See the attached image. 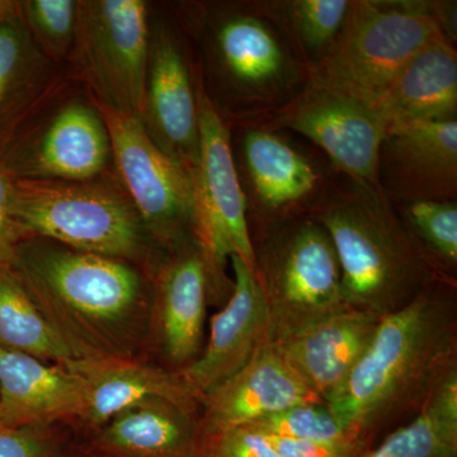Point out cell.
Instances as JSON below:
<instances>
[{"label": "cell", "mask_w": 457, "mask_h": 457, "mask_svg": "<svg viewBox=\"0 0 457 457\" xmlns=\"http://www.w3.org/2000/svg\"><path fill=\"white\" fill-rule=\"evenodd\" d=\"M437 36L436 0H352L336 44L311 75L376 101Z\"/></svg>", "instance_id": "ba28073f"}, {"label": "cell", "mask_w": 457, "mask_h": 457, "mask_svg": "<svg viewBox=\"0 0 457 457\" xmlns=\"http://www.w3.org/2000/svg\"><path fill=\"white\" fill-rule=\"evenodd\" d=\"M393 206L435 275L457 285V200L409 201Z\"/></svg>", "instance_id": "4316f807"}, {"label": "cell", "mask_w": 457, "mask_h": 457, "mask_svg": "<svg viewBox=\"0 0 457 457\" xmlns=\"http://www.w3.org/2000/svg\"><path fill=\"white\" fill-rule=\"evenodd\" d=\"M66 365L82 380L84 409L79 420L90 431L149 400H168L200 414V399L179 372L135 359H79Z\"/></svg>", "instance_id": "ffe728a7"}, {"label": "cell", "mask_w": 457, "mask_h": 457, "mask_svg": "<svg viewBox=\"0 0 457 457\" xmlns=\"http://www.w3.org/2000/svg\"><path fill=\"white\" fill-rule=\"evenodd\" d=\"M149 7L143 0H82L71 59L92 99L140 116L149 62Z\"/></svg>", "instance_id": "30bf717a"}, {"label": "cell", "mask_w": 457, "mask_h": 457, "mask_svg": "<svg viewBox=\"0 0 457 457\" xmlns=\"http://www.w3.org/2000/svg\"><path fill=\"white\" fill-rule=\"evenodd\" d=\"M13 215L23 239L139 262L150 240L117 174L89 180L14 179Z\"/></svg>", "instance_id": "5b68a950"}, {"label": "cell", "mask_w": 457, "mask_h": 457, "mask_svg": "<svg viewBox=\"0 0 457 457\" xmlns=\"http://www.w3.org/2000/svg\"><path fill=\"white\" fill-rule=\"evenodd\" d=\"M380 319L347 309L272 345L303 383L328 402L356 368Z\"/></svg>", "instance_id": "7402d4cb"}, {"label": "cell", "mask_w": 457, "mask_h": 457, "mask_svg": "<svg viewBox=\"0 0 457 457\" xmlns=\"http://www.w3.org/2000/svg\"><path fill=\"white\" fill-rule=\"evenodd\" d=\"M311 218L329 234L341 267L343 296L353 311L386 317L440 279L380 189L341 174Z\"/></svg>", "instance_id": "277c9868"}, {"label": "cell", "mask_w": 457, "mask_h": 457, "mask_svg": "<svg viewBox=\"0 0 457 457\" xmlns=\"http://www.w3.org/2000/svg\"><path fill=\"white\" fill-rule=\"evenodd\" d=\"M0 347L60 365L75 360L25 286L9 269L0 270Z\"/></svg>", "instance_id": "d4e9b609"}, {"label": "cell", "mask_w": 457, "mask_h": 457, "mask_svg": "<svg viewBox=\"0 0 457 457\" xmlns=\"http://www.w3.org/2000/svg\"><path fill=\"white\" fill-rule=\"evenodd\" d=\"M200 154L192 174L195 215L192 236L206 262L212 278V299L230 296L233 281L228 262L237 255L255 276L254 249L249 234L245 196L231 150L230 126L222 120L198 77Z\"/></svg>", "instance_id": "9c48e42d"}, {"label": "cell", "mask_w": 457, "mask_h": 457, "mask_svg": "<svg viewBox=\"0 0 457 457\" xmlns=\"http://www.w3.org/2000/svg\"><path fill=\"white\" fill-rule=\"evenodd\" d=\"M360 457H457V422L423 408Z\"/></svg>", "instance_id": "83f0119b"}, {"label": "cell", "mask_w": 457, "mask_h": 457, "mask_svg": "<svg viewBox=\"0 0 457 457\" xmlns=\"http://www.w3.org/2000/svg\"><path fill=\"white\" fill-rule=\"evenodd\" d=\"M106 123L112 161L123 188L153 242L168 252L192 237L195 191L191 174L146 134L139 117L92 99Z\"/></svg>", "instance_id": "8fae6325"}, {"label": "cell", "mask_w": 457, "mask_h": 457, "mask_svg": "<svg viewBox=\"0 0 457 457\" xmlns=\"http://www.w3.org/2000/svg\"><path fill=\"white\" fill-rule=\"evenodd\" d=\"M378 182L392 204L457 200V120L387 131L378 150Z\"/></svg>", "instance_id": "9a60e30c"}, {"label": "cell", "mask_w": 457, "mask_h": 457, "mask_svg": "<svg viewBox=\"0 0 457 457\" xmlns=\"http://www.w3.org/2000/svg\"><path fill=\"white\" fill-rule=\"evenodd\" d=\"M9 270L79 359H135L152 300L131 263L29 239Z\"/></svg>", "instance_id": "7a4b0ae2"}, {"label": "cell", "mask_w": 457, "mask_h": 457, "mask_svg": "<svg viewBox=\"0 0 457 457\" xmlns=\"http://www.w3.org/2000/svg\"><path fill=\"white\" fill-rule=\"evenodd\" d=\"M17 9V2L12 0H0V20L7 17L8 14L13 13Z\"/></svg>", "instance_id": "d6a6232c"}, {"label": "cell", "mask_w": 457, "mask_h": 457, "mask_svg": "<svg viewBox=\"0 0 457 457\" xmlns=\"http://www.w3.org/2000/svg\"><path fill=\"white\" fill-rule=\"evenodd\" d=\"M112 161L106 123L95 104L68 102L45 125L23 130L0 154L14 179L89 180Z\"/></svg>", "instance_id": "4fadbf2b"}, {"label": "cell", "mask_w": 457, "mask_h": 457, "mask_svg": "<svg viewBox=\"0 0 457 457\" xmlns=\"http://www.w3.org/2000/svg\"><path fill=\"white\" fill-rule=\"evenodd\" d=\"M324 402L303 383L266 341L237 374L201 403V431L212 444L222 432L245 427L303 403Z\"/></svg>", "instance_id": "ac0fdd59"}, {"label": "cell", "mask_w": 457, "mask_h": 457, "mask_svg": "<svg viewBox=\"0 0 457 457\" xmlns=\"http://www.w3.org/2000/svg\"><path fill=\"white\" fill-rule=\"evenodd\" d=\"M376 104L387 131L457 120V47L442 36L433 38L402 66Z\"/></svg>", "instance_id": "603a6c76"}, {"label": "cell", "mask_w": 457, "mask_h": 457, "mask_svg": "<svg viewBox=\"0 0 457 457\" xmlns=\"http://www.w3.org/2000/svg\"><path fill=\"white\" fill-rule=\"evenodd\" d=\"M198 77L174 29L152 27L145 97L139 116L159 149L194 174L200 154Z\"/></svg>", "instance_id": "5bb4252c"}, {"label": "cell", "mask_w": 457, "mask_h": 457, "mask_svg": "<svg viewBox=\"0 0 457 457\" xmlns=\"http://www.w3.org/2000/svg\"><path fill=\"white\" fill-rule=\"evenodd\" d=\"M57 457H84V456L80 455V453H78V455H64V453H62V455H59Z\"/></svg>", "instance_id": "836d02e7"}, {"label": "cell", "mask_w": 457, "mask_h": 457, "mask_svg": "<svg viewBox=\"0 0 457 457\" xmlns=\"http://www.w3.org/2000/svg\"><path fill=\"white\" fill-rule=\"evenodd\" d=\"M457 368V285L435 281L380 319L350 378L328 407L353 440L381 433L422 411L436 385Z\"/></svg>", "instance_id": "6da1fadb"}, {"label": "cell", "mask_w": 457, "mask_h": 457, "mask_svg": "<svg viewBox=\"0 0 457 457\" xmlns=\"http://www.w3.org/2000/svg\"><path fill=\"white\" fill-rule=\"evenodd\" d=\"M255 125L303 137L339 174L380 189L378 150L387 128L376 101L311 75L296 97Z\"/></svg>", "instance_id": "7c38bea8"}, {"label": "cell", "mask_w": 457, "mask_h": 457, "mask_svg": "<svg viewBox=\"0 0 457 457\" xmlns=\"http://www.w3.org/2000/svg\"><path fill=\"white\" fill-rule=\"evenodd\" d=\"M84 457H212L196 411L168 400L122 411L83 445Z\"/></svg>", "instance_id": "d6986e66"}, {"label": "cell", "mask_w": 457, "mask_h": 457, "mask_svg": "<svg viewBox=\"0 0 457 457\" xmlns=\"http://www.w3.org/2000/svg\"><path fill=\"white\" fill-rule=\"evenodd\" d=\"M252 243L270 342L351 309L343 296L335 245L315 219H297Z\"/></svg>", "instance_id": "52a82bcc"}, {"label": "cell", "mask_w": 457, "mask_h": 457, "mask_svg": "<svg viewBox=\"0 0 457 457\" xmlns=\"http://www.w3.org/2000/svg\"><path fill=\"white\" fill-rule=\"evenodd\" d=\"M264 4L311 69L332 50L352 0H264Z\"/></svg>", "instance_id": "484cf974"}, {"label": "cell", "mask_w": 457, "mask_h": 457, "mask_svg": "<svg viewBox=\"0 0 457 457\" xmlns=\"http://www.w3.org/2000/svg\"><path fill=\"white\" fill-rule=\"evenodd\" d=\"M55 62L33 41L17 9L0 20V154L55 90Z\"/></svg>", "instance_id": "cb8c5ba5"}, {"label": "cell", "mask_w": 457, "mask_h": 457, "mask_svg": "<svg viewBox=\"0 0 457 457\" xmlns=\"http://www.w3.org/2000/svg\"><path fill=\"white\" fill-rule=\"evenodd\" d=\"M62 453L50 427H0V457H57Z\"/></svg>", "instance_id": "4dcf8cb0"}, {"label": "cell", "mask_w": 457, "mask_h": 457, "mask_svg": "<svg viewBox=\"0 0 457 457\" xmlns=\"http://www.w3.org/2000/svg\"><path fill=\"white\" fill-rule=\"evenodd\" d=\"M83 409L82 380L68 365L0 347V427H51Z\"/></svg>", "instance_id": "44dd1931"}, {"label": "cell", "mask_w": 457, "mask_h": 457, "mask_svg": "<svg viewBox=\"0 0 457 457\" xmlns=\"http://www.w3.org/2000/svg\"><path fill=\"white\" fill-rule=\"evenodd\" d=\"M186 20L203 51L204 92L228 126L269 119L311 78L264 0L189 5Z\"/></svg>", "instance_id": "3957f363"}, {"label": "cell", "mask_w": 457, "mask_h": 457, "mask_svg": "<svg viewBox=\"0 0 457 457\" xmlns=\"http://www.w3.org/2000/svg\"><path fill=\"white\" fill-rule=\"evenodd\" d=\"M18 12L29 35L53 62L71 55L78 21V2L73 0H25Z\"/></svg>", "instance_id": "f546056e"}, {"label": "cell", "mask_w": 457, "mask_h": 457, "mask_svg": "<svg viewBox=\"0 0 457 457\" xmlns=\"http://www.w3.org/2000/svg\"><path fill=\"white\" fill-rule=\"evenodd\" d=\"M230 264L234 273L230 296L224 308L213 315L204 350L179 371L201 403L245 368L270 339L269 314L257 279L237 255H231Z\"/></svg>", "instance_id": "e0dca14e"}, {"label": "cell", "mask_w": 457, "mask_h": 457, "mask_svg": "<svg viewBox=\"0 0 457 457\" xmlns=\"http://www.w3.org/2000/svg\"><path fill=\"white\" fill-rule=\"evenodd\" d=\"M159 267L150 308V326L173 371H180L203 351L212 278L194 236L180 243Z\"/></svg>", "instance_id": "2e32d148"}, {"label": "cell", "mask_w": 457, "mask_h": 457, "mask_svg": "<svg viewBox=\"0 0 457 457\" xmlns=\"http://www.w3.org/2000/svg\"><path fill=\"white\" fill-rule=\"evenodd\" d=\"M245 427H251L255 431L267 433V435L294 438V440L366 446L348 435L326 402H311L294 405Z\"/></svg>", "instance_id": "f1b7e54d"}, {"label": "cell", "mask_w": 457, "mask_h": 457, "mask_svg": "<svg viewBox=\"0 0 457 457\" xmlns=\"http://www.w3.org/2000/svg\"><path fill=\"white\" fill-rule=\"evenodd\" d=\"M14 179L0 164V270L9 269L18 245L25 242L13 215Z\"/></svg>", "instance_id": "1f68e13d"}, {"label": "cell", "mask_w": 457, "mask_h": 457, "mask_svg": "<svg viewBox=\"0 0 457 457\" xmlns=\"http://www.w3.org/2000/svg\"><path fill=\"white\" fill-rule=\"evenodd\" d=\"M230 134L252 242L314 215L341 176L317 147L293 132L245 123L230 126Z\"/></svg>", "instance_id": "8992f818"}]
</instances>
